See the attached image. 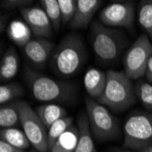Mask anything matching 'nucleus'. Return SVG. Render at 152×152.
Here are the masks:
<instances>
[{"instance_id":"obj_1","label":"nucleus","mask_w":152,"mask_h":152,"mask_svg":"<svg viewBox=\"0 0 152 152\" xmlns=\"http://www.w3.org/2000/svg\"><path fill=\"white\" fill-rule=\"evenodd\" d=\"M24 78L37 100L70 104L77 99V88L72 82L56 80L29 66L25 67Z\"/></svg>"},{"instance_id":"obj_2","label":"nucleus","mask_w":152,"mask_h":152,"mask_svg":"<svg viewBox=\"0 0 152 152\" xmlns=\"http://www.w3.org/2000/svg\"><path fill=\"white\" fill-rule=\"evenodd\" d=\"M86 59L87 49L83 37L77 33H70L54 48L49 66L58 77L69 78L81 69Z\"/></svg>"},{"instance_id":"obj_3","label":"nucleus","mask_w":152,"mask_h":152,"mask_svg":"<svg viewBox=\"0 0 152 152\" xmlns=\"http://www.w3.org/2000/svg\"><path fill=\"white\" fill-rule=\"evenodd\" d=\"M137 98L131 79L124 71L110 69L107 72L106 88L99 103L114 112L120 113L132 107Z\"/></svg>"},{"instance_id":"obj_4","label":"nucleus","mask_w":152,"mask_h":152,"mask_svg":"<svg viewBox=\"0 0 152 152\" xmlns=\"http://www.w3.org/2000/svg\"><path fill=\"white\" fill-rule=\"evenodd\" d=\"M90 38L96 57L105 63L116 61L126 45V38L118 29L95 21L90 27Z\"/></svg>"},{"instance_id":"obj_5","label":"nucleus","mask_w":152,"mask_h":152,"mask_svg":"<svg viewBox=\"0 0 152 152\" xmlns=\"http://www.w3.org/2000/svg\"><path fill=\"white\" fill-rule=\"evenodd\" d=\"M85 105L90 131L94 139L99 142L117 139L119 135V123L107 107L89 96L85 99Z\"/></svg>"},{"instance_id":"obj_6","label":"nucleus","mask_w":152,"mask_h":152,"mask_svg":"<svg viewBox=\"0 0 152 152\" xmlns=\"http://www.w3.org/2000/svg\"><path fill=\"white\" fill-rule=\"evenodd\" d=\"M152 147V113L136 111L124 125L123 148L144 152Z\"/></svg>"},{"instance_id":"obj_7","label":"nucleus","mask_w":152,"mask_h":152,"mask_svg":"<svg viewBox=\"0 0 152 152\" xmlns=\"http://www.w3.org/2000/svg\"><path fill=\"white\" fill-rule=\"evenodd\" d=\"M19 121L30 144L39 152H49L48 143V131L31 106L19 99Z\"/></svg>"},{"instance_id":"obj_8","label":"nucleus","mask_w":152,"mask_h":152,"mask_svg":"<svg viewBox=\"0 0 152 152\" xmlns=\"http://www.w3.org/2000/svg\"><path fill=\"white\" fill-rule=\"evenodd\" d=\"M152 56V44L148 35L141 34L129 47L124 57V72L130 79L145 76L147 65Z\"/></svg>"},{"instance_id":"obj_9","label":"nucleus","mask_w":152,"mask_h":152,"mask_svg":"<svg viewBox=\"0 0 152 152\" xmlns=\"http://www.w3.org/2000/svg\"><path fill=\"white\" fill-rule=\"evenodd\" d=\"M134 20V1L110 3L99 14V22L108 27H124L129 31H133Z\"/></svg>"},{"instance_id":"obj_10","label":"nucleus","mask_w":152,"mask_h":152,"mask_svg":"<svg viewBox=\"0 0 152 152\" xmlns=\"http://www.w3.org/2000/svg\"><path fill=\"white\" fill-rule=\"evenodd\" d=\"M55 48L56 45L49 39L35 37L23 48V52L26 59L34 67L44 69L50 60Z\"/></svg>"},{"instance_id":"obj_11","label":"nucleus","mask_w":152,"mask_h":152,"mask_svg":"<svg viewBox=\"0 0 152 152\" xmlns=\"http://www.w3.org/2000/svg\"><path fill=\"white\" fill-rule=\"evenodd\" d=\"M19 11L35 37L48 39L53 36V26L42 7H28Z\"/></svg>"},{"instance_id":"obj_12","label":"nucleus","mask_w":152,"mask_h":152,"mask_svg":"<svg viewBox=\"0 0 152 152\" xmlns=\"http://www.w3.org/2000/svg\"><path fill=\"white\" fill-rule=\"evenodd\" d=\"M101 3L100 0H77L75 16L68 24L70 28L80 29L87 27L92 21Z\"/></svg>"},{"instance_id":"obj_13","label":"nucleus","mask_w":152,"mask_h":152,"mask_svg":"<svg viewBox=\"0 0 152 152\" xmlns=\"http://www.w3.org/2000/svg\"><path fill=\"white\" fill-rule=\"evenodd\" d=\"M83 82L89 98L98 101L106 88L107 73H104L98 68L91 67L86 72Z\"/></svg>"},{"instance_id":"obj_14","label":"nucleus","mask_w":152,"mask_h":152,"mask_svg":"<svg viewBox=\"0 0 152 152\" xmlns=\"http://www.w3.org/2000/svg\"><path fill=\"white\" fill-rule=\"evenodd\" d=\"M78 140L73 152H98L89 128V122L86 114H81L77 119Z\"/></svg>"},{"instance_id":"obj_15","label":"nucleus","mask_w":152,"mask_h":152,"mask_svg":"<svg viewBox=\"0 0 152 152\" xmlns=\"http://www.w3.org/2000/svg\"><path fill=\"white\" fill-rule=\"evenodd\" d=\"M19 69V58L16 48L10 46L3 55L0 64V78L2 82L8 81L15 77Z\"/></svg>"},{"instance_id":"obj_16","label":"nucleus","mask_w":152,"mask_h":152,"mask_svg":"<svg viewBox=\"0 0 152 152\" xmlns=\"http://www.w3.org/2000/svg\"><path fill=\"white\" fill-rule=\"evenodd\" d=\"M36 111L48 129L59 119L67 117L66 109L57 103H46L37 107Z\"/></svg>"},{"instance_id":"obj_17","label":"nucleus","mask_w":152,"mask_h":152,"mask_svg":"<svg viewBox=\"0 0 152 152\" xmlns=\"http://www.w3.org/2000/svg\"><path fill=\"white\" fill-rule=\"evenodd\" d=\"M7 34L12 42L22 49L32 38V32L29 26L25 21L19 19H15L10 22L7 26Z\"/></svg>"},{"instance_id":"obj_18","label":"nucleus","mask_w":152,"mask_h":152,"mask_svg":"<svg viewBox=\"0 0 152 152\" xmlns=\"http://www.w3.org/2000/svg\"><path fill=\"white\" fill-rule=\"evenodd\" d=\"M19 121V99L12 101L0 107V127L1 129L14 128Z\"/></svg>"},{"instance_id":"obj_19","label":"nucleus","mask_w":152,"mask_h":152,"mask_svg":"<svg viewBox=\"0 0 152 152\" xmlns=\"http://www.w3.org/2000/svg\"><path fill=\"white\" fill-rule=\"evenodd\" d=\"M78 140L77 126H71L57 142L53 145L49 152H73Z\"/></svg>"},{"instance_id":"obj_20","label":"nucleus","mask_w":152,"mask_h":152,"mask_svg":"<svg viewBox=\"0 0 152 152\" xmlns=\"http://www.w3.org/2000/svg\"><path fill=\"white\" fill-rule=\"evenodd\" d=\"M0 137L1 140L22 149L26 150L30 146V141L27 139L25 132L16 128L1 129Z\"/></svg>"},{"instance_id":"obj_21","label":"nucleus","mask_w":152,"mask_h":152,"mask_svg":"<svg viewBox=\"0 0 152 152\" xmlns=\"http://www.w3.org/2000/svg\"><path fill=\"white\" fill-rule=\"evenodd\" d=\"M71 126H73V118L66 117L59 119L56 123H54L49 128L48 131V143L49 151L53 147V145L57 142V140Z\"/></svg>"},{"instance_id":"obj_22","label":"nucleus","mask_w":152,"mask_h":152,"mask_svg":"<svg viewBox=\"0 0 152 152\" xmlns=\"http://www.w3.org/2000/svg\"><path fill=\"white\" fill-rule=\"evenodd\" d=\"M40 5L49 18L53 29L56 32H59L62 21L58 0H41Z\"/></svg>"},{"instance_id":"obj_23","label":"nucleus","mask_w":152,"mask_h":152,"mask_svg":"<svg viewBox=\"0 0 152 152\" xmlns=\"http://www.w3.org/2000/svg\"><path fill=\"white\" fill-rule=\"evenodd\" d=\"M25 90L18 82H10L0 86V104L4 105L12 101L18 100L24 96Z\"/></svg>"},{"instance_id":"obj_24","label":"nucleus","mask_w":152,"mask_h":152,"mask_svg":"<svg viewBox=\"0 0 152 152\" xmlns=\"http://www.w3.org/2000/svg\"><path fill=\"white\" fill-rule=\"evenodd\" d=\"M139 23L149 38H152V0H142L139 6Z\"/></svg>"},{"instance_id":"obj_25","label":"nucleus","mask_w":152,"mask_h":152,"mask_svg":"<svg viewBox=\"0 0 152 152\" xmlns=\"http://www.w3.org/2000/svg\"><path fill=\"white\" fill-rule=\"evenodd\" d=\"M135 93L142 106L152 113V85L143 80L137 81L134 85Z\"/></svg>"},{"instance_id":"obj_26","label":"nucleus","mask_w":152,"mask_h":152,"mask_svg":"<svg viewBox=\"0 0 152 152\" xmlns=\"http://www.w3.org/2000/svg\"><path fill=\"white\" fill-rule=\"evenodd\" d=\"M58 5L61 12L62 25L69 24L73 19L77 10L76 0H58Z\"/></svg>"},{"instance_id":"obj_27","label":"nucleus","mask_w":152,"mask_h":152,"mask_svg":"<svg viewBox=\"0 0 152 152\" xmlns=\"http://www.w3.org/2000/svg\"><path fill=\"white\" fill-rule=\"evenodd\" d=\"M1 3V7L4 9L10 10V9H15L18 8L19 10L28 7L33 1L31 0H3V1L0 2Z\"/></svg>"},{"instance_id":"obj_28","label":"nucleus","mask_w":152,"mask_h":152,"mask_svg":"<svg viewBox=\"0 0 152 152\" xmlns=\"http://www.w3.org/2000/svg\"><path fill=\"white\" fill-rule=\"evenodd\" d=\"M0 152H27V151L26 149L14 147L3 140H0Z\"/></svg>"},{"instance_id":"obj_29","label":"nucleus","mask_w":152,"mask_h":152,"mask_svg":"<svg viewBox=\"0 0 152 152\" xmlns=\"http://www.w3.org/2000/svg\"><path fill=\"white\" fill-rule=\"evenodd\" d=\"M145 77L148 80V83L152 85V56L149 58L148 65H147V69H146V73H145Z\"/></svg>"},{"instance_id":"obj_30","label":"nucleus","mask_w":152,"mask_h":152,"mask_svg":"<svg viewBox=\"0 0 152 152\" xmlns=\"http://www.w3.org/2000/svg\"><path fill=\"white\" fill-rule=\"evenodd\" d=\"M109 152H134V151H131L129 149H126V148H114L112 150H110Z\"/></svg>"},{"instance_id":"obj_31","label":"nucleus","mask_w":152,"mask_h":152,"mask_svg":"<svg viewBox=\"0 0 152 152\" xmlns=\"http://www.w3.org/2000/svg\"><path fill=\"white\" fill-rule=\"evenodd\" d=\"M4 19H5V18L2 16L1 17V21H0V24H1V26H0V30H1V33H3L4 32Z\"/></svg>"},{"instance_id":"obj_32","label":"nucleus","mask_w":152,"mask_h":152,"mask_svg":"<svg viewBox=\"0 0 152 152\" xmlns=\"http://www.w3.org/2000/svg\"><path fill=\"white\" fill-rule=\"evenodd\" d=\"M27 152H39V151H37V149H30V150H28V151H27Z\"/></svg>"},{"instance_id":"obj_33","label":"nucleus","mask_w":152,"mask_h":152,"mask_svg":"<svg viewBox=\"0 0 152 152\" xmlns=\"http://www.w3.org/2000/svg\"><path fill=\"white\" fill-rule=\"evenodd\" d=\"M144 152H152V147H151V148H149L148 149H147V150H145Z\"/></svg>"}]
</instances>
